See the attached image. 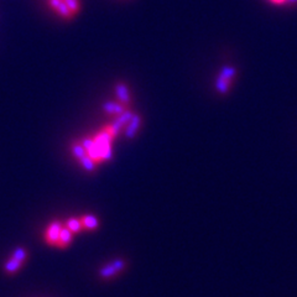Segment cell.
<instances>
[{"instance_id":"8fae6325","label":"cell","mask_w":297,"mask_h":297,"mask_svg":"<svg viewBox=\"0 0 297 297\" xmlns=\"http://www.w3.org/2000/svg\"><path fill=\"white\" fill-rule=\"evenodd\" d=\"M65 226H66L67 228H68L73 234L80 233V231H82V229H83L82 222H81L80 218H76V217H72V218H69V219H67V222L65 223Z\"/></svg>"},{"instance_id":"9c48e42d","label":"cell","mask_w":297,"mask_h":297,"mask_svg":"<svg viewBox=\"0 0 297 297\" xmlns=\"http://www.w3.org/2000/svg\"><path fill=\"white\" fill-rule=\"evenodd\" d=\"M81 222H82L83 229L85 231H96L100 226V222H99L98 218L93 214H84L80 218Z\"/></svg>"},{"instance_id":"9a60e30c","label":"cell","mask_w":297,"mask_h":297,"mask_svg":"<svg viewBox=\"0 0 297 297\" xmlns=\"http://www.w3.org/2000/svg\"><path fill=\"white\" fill-rule=\"evenodd\" d=\"M286 5L291 6V8L297 6V0H286Z\"/></svg>"},{"instance_id":"6da1fadb","label":"cell","mask_w":297,"mask_h":297,"mask_svg":"<svg viewBox=\"0 0 297 297\" xmlns=\"http://www.w3.org/2000/svg\"><path fill=\"white\" fill-rule=\"evenodd\" d=\"M113 136H110L105 130H100L93 136L85 138L82 140L83 148H84L85 152L93 160L97 165L108 161L112 159V141H113Z\"/></svg>"},{"instance_id":"30bf717a","label":"cell","mask_w":297,"mask_h":297,"mask_svg":"<svg viewBox=\"0 0 297 297\" xmlns=\"http://www.w3.org/2000/svg\"><path fill=\"white\" fill-rule=\"evenodd\" d=\"M73 235L74 234L67 228L66 226L64 224V228L61 231L60 233V238H58V243H57V248H61V249H65V248L68 247L69 244L73 240Z\"/></svg>"},{"instance_id":"52a82bcc","label":"cell","mask_w":297,"mask_h":297,"mask_svg":"<svg viewBox=\"0 0 297 297\" xmlns=\"http://www.w3.org/2000/svg\"><path fill=\"white\" fill-rule=\"evenodd\" d=\"M140 123H141L140 116H136V114H132L130 120L128 121L125 128H124V130H125V136L129 139L134 138L135 134L138 132L139 128H140Z\"/></svg>"},{"instance_id":"4fadbf2b","label":"cell","mask_w":297,"mask_h":297,"mask_svg":"<svg viewBox=\"0 0 297 297\" xmlns=\"http://www.w3.org/2000/svg\"><path fill=\"white\" fill-rule=\"evenodd\" d=\"M11 258L17 260V262L25 263L26 262V259H28V251L25 250L22 247H17L14 250V253L11 254Z\"/></svg>"},{"instance_id":"7c38bea8","label":"cell","mask_w":297,"mask_h":297,"mask_svg":"<svg viewBox=\"0 0 297 297\" xmlns=\"http://www.w3.org/2000/svg\"><path fill=\"white\" fill-rule=\"evenodd\" d=\"M22 264H24V263L17 262V260H15V259L10 258L8 262H6L5 266H4V270H5L8 274H15V272L19 271V270L21 269Z\"/></svg>"},{"instance_id":"277c9868","label":"cell","mask_w":297,"mask_h":297,"mask_svg":"<svg viewBox=\"0 0 297 297\" xmlns=\"http://www.w3.org/2000/svg\"><path fill=\"white\" fill-rule=\"evenodd\" d=\"M127 267V262L124 259H114L108 264L103 265L98 271L99 278L103 279V280H109V279H113L116 276H118L119 274L125 270Z\"/></svg>"},{"instance_id":"ba28073f","label":"cell","mask_w":297,"mask_h":297,"mask_svg":"<svg viewBox=\"0 0 297 297\" xmlns=\"http://www.w3.org/2000/svg\"><path fill=\"white\" fill-rule=\"evenodd\" d=\"M127 109L128 107L119 103L118 100H116V102H107L103 104V110H104L107 114H109V116H120V114H123Z\"/></svg>"},{"instance_id":"5b68a950","label":"cell","mask_w":297,"mask_h":297,"mask_svg":"<svg viewBox=\"0 0 297 297\" xmlns=\"http://www.w3.org/2000/svg\"><path fill=\"white\" fill-rule=\"evenodd\" d=\"M64 228V224L60 220H52L47 226L46 231H45V240L51 247H57L58 238H60V233Z\"/></svg>"},{"instance_id":"3957f363","label":"cell","mask_w":297,"mask_h":297,"mask_svg":"<svg viewBox=\"0 0 297 297\" xmlns=\"http://www.w3.org/2000/svg\"><path fill=\"white\" fill-rule=\"evenodd\" d=\"M237 77V68L231 66H224L220 69L218 74L217 81H215V89L218 93L227 94L231 91V87L233 84L234 80Z\"/></svg>"},{"instance_id":"7a4b0ae2","label":"cell","mask_w":297,"mask_h":297,"mask_svg":"<svg viewBox=\"0 0 297 297\" xmlns=\"http://www.w3.org/2000/svg\"><path fill=\"white\" fill-rule=\"evenodd\" d=\"M50 8L64 20H72L81 11V0H49Z\"/></svg>"},{"instance_id":"5bb4252c","label":"cell","mask_w":297,"mask_h":297,"mask_svg":"<svg viewBox=\"0 0 297 297\" xmlns=\"http://www.w3.org/2000/svg\"><path fill=\"white\" fill-rule=\"evenodd\" d=\"M270 4H272V5H278V6H281V5H285L286 4V0H267Z\"/></svg>"},{"instance_id":"8992f818","label":"cell","mask_w":297,"mask_h":297,"mask_svg":"<svg viewBox=\"0 0 297 297\" xmlns=\"http://www.w3.org/2000/svg\"><path fill=\"white\" fill-rule=\"evenodd\" d=\"M116 100L121 103L125 107H129L132 103V94H130V89L128 88V85L125 83H116Z\"/></svg>"}]
</instances>
